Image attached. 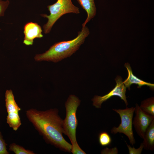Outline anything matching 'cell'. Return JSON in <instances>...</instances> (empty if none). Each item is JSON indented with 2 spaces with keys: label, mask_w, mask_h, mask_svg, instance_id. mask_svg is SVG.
<instances>
[{
  "label": "cell",
  "mask_w": 154,
  "mask_h": 154,
  "mask_svg": "<svg viewBox=\"0 0 154 154\" xmlns=\"http://www.w3.org/2000/svg\"><path fill=\"white\" fill-rule=\"evenodd\" d=\"M56 109L45 111L34 109L26 111L29 121L48 141L62 151L70 152L72 145L63 136V120Z\"/></svg>",
  "instance_id": "cell-1"
},
{
  "label": "cell",
  "mask_w": 154,
  "mask_h": 154,
  "mask_svg": "<svg viewBox=\"0 0 154 154\" xmlns=\"http://www.w3.org/2000/svg\"><path fill=\"white\" fill-rule=\"evenodd\" d=\"M90 34L88 27H82L77 37L68 41L56 42L45 52L36 55L35 60L38 61H47L57 62L70 56L83 44Z\"/></svg>",
  "instance_id": "cell-2"
},
{
  "label": "cell",
  "mask_w": 154,
  "mask_h": 154,
  "mask_svg": "<svg viewBox=\"0 0 154 154\" xmlns=\"http://www.w3.org/2000/svg\"><path fill=\"white\" fill-rule=\"evenodd\" d=\"M80 103V100L75 96L70 95L65 103L66 114L63 120V133L69 139L72 145L78 144L76 137V130L78 121L76 112Z\"/></svg>",
  "instance_id": "cell-3"
},
{
  "label": "cell",
  "mask_w": 154,
  "mask_h": 154,
  "mask_svg": "<svg viewBox=\"0 0 154 154\" xmlns=\"http://www.w3.org/2000/svg\"><path fill=\"white\" fill-rule=\"evenodd\" d=\"M50 14H42V17L48 19L47 22L43 26L44 33L45 34L49 33L56 22L62 15L72 13H80L79 8L74 5L71 0H57L54 4L47 6Z\"/></svg>",
  "instance_id": "cell-4"
},
{
  "label": "cell",
  "mask_w": 154,
  "mask_h": 154,
  "mask_svg": "<svg viewBox=\"0 0 154 154\" xmlns=\"http://www.w3.org/2000/svg\"><path fill=\"white\" fill-rule=\"evenodd\" d=\"M135 107H126L124 109H112L119 115L121 122L117 127H114L111 130L113 134L123 133L128 138L130 143L133 146L135 143L132 129V120Z\"/></svg>",
  "instance_id": "cell-5"
},
{
  "label": "cell",
  "mask_w": 154,
  "mask_h": 154,
  "mask_svg": "<svg viewBox=\"0 0 154 154\" xmlns=\"http://www.w3.org/2000/svg\"><path fill=\"white\" fill-rule=\"evenodd\" d=\"M116 84L115 87L107 94L103 96H95L92 99L93 105L97 108H101L102 103L113 96L119 97L125 102L126 106L128 105L125 95L126 87L122 81L121 77L117 76L115 79Z\"/></svg>",
  "instance_id": "cell-6"
},
{
  "label": "cell",
  "mask_w": 154,
  "mask_h": 154,
  "mask_svg": "<svg viewBox=\"0 0 154 154\" xmlns=\"http://www.w3.org/2000/svg\"><path fill=\"white\" fill-rule=\"evenodd\" d=\"M134 112L135 116L132 124L138 135L143 139L147 129L154 119V116L144 112L137 104H135Z\"/></svg>",
  "instance_id": "cell-7"
},
{
  "label": "cell",
  "mask_w": 154,
  "mask_h": 154,
  "mask_svg": "<svg viewBox=\"0 0 154 154\" xmlns=\"http://www.w3.org/2000/svg\"><path fill=\"white\" fill-rule=\"evenodd\" d=\"M41 26L36 23L28 22L24 27L25 37L23 43L27 45H32L35 38H40L43 37Z\"/></svg>",
  "instance_id": "cell-8"
},
{
  "label": "cell",
  "mask_w": 154,
  "mask_h": 154,
  "mask_svg": "<svg viewBox=\"0 0 154 154\" xmlns=\"http://www.w3.org/2000/svg\"><path fill=\"white\" fill-rule=\"evenodd\" d=\"M124 66L128 71V76L123 82L129 90L130 89V86L133 84L138 85L137 88H141L143 86L146 85L149 86L151 89H154V84L143 81L133 74L130 64L129 63H125Z\"/></svg>",
  "instance_id": "cell-9"
},
{
  "label": "cell",
  "mask_w": 154,
  "mask_h": 154,
  "mask_svg": "<svg viewBox=\"0 0 154 154\" xmlns=\"http://www.w3.org/2000/svg\"><path fill=\"white\" fill-rule=\"evenodd\" d=\"M77 0L87 14V18L82 24V27H85L86 24L95 16L96 9L94 0Z\"/></svg>",
  "instance_id": "cell-10"
},
{
  "label": "cell",
  "mask_w": 154,
  "mask_h": 154,
  "mask_svg": "<svg viewBox=\"0 0 154 154\" xmlns=\"http://www.w3.org/2000/svg\"><path fill=\"white\" fill-rule=\"evenodd\" d=\"M142 142L143 148L153 151L154 149V119L147 129Z\"/></svg>",
  "instance_id": "cell-11"
},
{
  "label": "cell",
  "mask_w": 154,
  "mask_h": 154,
  "mask_svg": "<svg viewBox=\"0 0 154 154\" xmlns=\"http://www.w3.org/2000/svg\"><path fill=\"white\" fill-rule=\"evenodd\" d=\"M5 106L8 113L17 112L21 110L14 99L12 91L7 90L5 93Z\"/></svg>",
  "instance_id": "cell-12"
},
{
  "label": "cell",
  "mask_w": 154,
  "mask_h": 154,
  "mask_svg": "<svg viewBox=\"0 0 154 154\" xmlns=\"http://www.w3.org/2000/svg\"><path fill=\"white\" fill-rule=\"evenodd\" d=\"M7 122L10 127L15 131L17 130L21 124L18 112L8 113Z\"/></svg>",
  "instance_id": "cell-13"
},
{
  "label": "cell",
  "mask_w": 154,
  "mask_h": 154,
  "mask_svg": "<svg viewBox=\"0 0 154 154\" xmlns=\"http://www.w3.org/2000/svg\"><path fill=\"white\" fill-rule=\"evenodd\" d=\"M140 108L145 113L154 116V98L152 97L142 101Z\"/></svg>",
  "instance_id": "cell-14"
},
{
  "label": "cell",
  "mask_w": 154,
  "mask_h": 154,
  "mask_svg": "<svg viewBox=\"0 0 154 154\" xmlns=\"http://www.w3.org/2000/svg\"><path fill=\"white\" fill-rule=\"evenodd\" d=\"M100 144L102 146H106L110 145L112 142V138L108 132L103 131L100 133L98 137Z\"/></svg>",
  "instance_id": "cell-15"
},
{
  "label": "cell",
  "mask_w": 154,
  "mask_h": 154,
  "mask_svg": "<svg viewBox=\"0 0 154 154\" xmlns=\"http://www.w3.org/2000/svg\"><path fill=\"white\" fill-rule=\"evenodd\" d=\"M9 150L13 151L16 154H34V152L30 150H26L22 146L15 143H12L9 146Z\"/></svg>",
  "instance_id": "cell-16"
},
{
  "label": "cell",
  "mask_w": 154,
  "mask_h": 154,
  "mask_svg": "<svg viewBox=\"0 0 154 154\" xmlns=\"http://www.w3.org/2000/svg\"><path fill=\"white\" fill-rule=\"evenodd\" d=\"M9 4L10 1L9 0H0V17L4 16L5 12Z\"/></svg>",
  "instance_id": "cell-17"
},
{
  "label": "cell",
  "mask_w": 154,
  "mask_h": 154,
  "mask_svg": "<svg viewBox=\"0 0 154 154\" xmlns=\"http://www.w3.org/2000/svg\"><path fill=\"white\" fill-rule=\"evenodd\" d=\"M127 146L128 149L129 151V154H141L143 148V146L142 143H141L140 146L137 149L131 147L129 145H128L127 143L125 142Z\"/></svg>",
  "instance_id": "cell-18"
},
{
  "label": "cell",
  "mask_w": 154,
  "mask_h": 154,
  "mask_svg": "<svg viewBox=\"0 0 154 154\" xmlns=\"http://www.w3.org/2000/svg\"><path fill=\"white\" fill-rule=\"evenodd\" d=\"M6 144L0 133V154H8Z\"/></svg>",
  "instance_id": "cell-19"
},
{
  "label": "cell",
  "mask_w": 154,
  "mask_h": 154,
  "mask_svg": "<svg viewBox=\"0 0 154 154\" xmlns=\"http://www.w3.org/2000/svg\"><path fill=\"white\" fill-rule=\"evenodd\" d=\"M71 152L73 154H86V153L80 147L78 144L72 145Z\"/></svg>",
  "instance_id": "cell-20"
},
{
  "label": "cell",
  "mask_w": 154,
  "mask_h": 154,
  "mask_svg": "<svg viewBox=\"0 0 154 154\" xmlns=\"http://www.w3.org/2000/svg\"><path fill=\"white\" fill-rule=\"evenodd\" d=\"M101 153V154H116L118 153V150L116 147L111 149L106 148L102 150Z\"/></svg>",
  "instance_id": "cell-21"
}]
</instances>
